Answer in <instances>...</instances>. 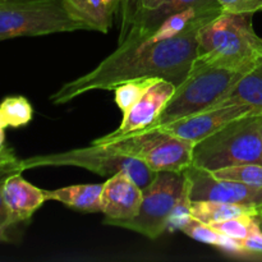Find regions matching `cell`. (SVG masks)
I'll return each mask as SVG.
<instances>
[{
  "instance_id": "ffe728a7",
  "label": "cell",
  "mask_w": 262,
  "mask_h": 262,
  "mask_svg": "<svg viewBox=\"0 0 262 262\" xmlns=\"http://www.w3.org/2000/svg\"><path fill=\"white\" fill-rule=\"evenodd\" d=\"M32 105L23 96L5 97L0 102V119L5 127H23L32 119Z\"/></svg>"
},
{
  "instance_id": "1f68e13d",
  "label": "cell",
  "mask_w": 262,
  "mask_h": 262,
  "mask_svg": "<svg viewBox=\"0 0 262 262\" xmlns=\"http://www.w3.org/2000/svg\"><path fill=\"white\" fill-rule=\"evenodd\" d=\"M261 211H262V207H261Z\"/></svg>"
},
{
  "instance_id": "30bf717a",
  "label": "cell",
  "mask_w": 262,
  "mask_h": 262,
  "mask_svg": "<svg viewBox=\"0 0 262 262\" xmlns=\"http://www.w3.org/2000/svg\"><path fill=\"white\" fill-rule=\"evenodd\" d=\"M220 7L217 0H164L160 5L147 10H128L118 45H130L150 37L161 23L173 14L189 8Z\"/></svg>"
},
{
  "instance_id": "83f0119b",
  "label": "cell",
  "mask_w": 262,
  "mask_h": 262,
  "mask_svg": "<svg viewBox=\"0 0 262 262\" xmlns=\"http://www.w3.org/2000/svg\"><path fill=\"white\" fill-rule=\"evenodd\" d=\"M217 3H219L220 7L223 8V10L230 12V10H233V8L239 3V0H217Z\"/></svg>"
},
{
  "instance_id": "7c38bea8",
  "label": "cell",
  "mask_w": 262,
  "mask_h": 262,
  "mask_svg": "<svg viewBox=\"0 0 262 262\" xmlns=\"http://www.w3.org/2000/svg\"><path fill=\"white\" fill-rule=\"evenodd\" d=\"M176 90L177 86L174 83L165 79H159L127 113L123 114V119L117 129L107 133L104 137L97 138L94 143L107 142L152 125Z\"/></svg>"
},
{
  "instance_id": "9c48e42d",
  "label": "cell",
  "mask_w": 262,
  "mask_h": 262,
  "mask_svg": "<svg viewBox=\"0 0 262 262\" xmlns=\"http://www.w3.org/2000/svg\"><path fill=\"white\" fill-rule=\"evenodd\" d=\"M184 171L188 181L191 201H220L258 209L262 207V187L219 179L193 164Z\"/></svg>"
},
{
  "instance_id": "277c9868",
  "label": "cell",
  "mask_w": 262,
  "mask_h": 262,
  "mask_svg": "<svg viewBox=\"0 0 262 262\" xmlns=\"http://www.w3.org/2000/svg\"><path fill=\"white\" fill-rule=\"evenodd\" d=\"M87 30L71 0H0V41Z\"/></svg>"
},
{
  "instance_id": "f546056e",
  "label": "cell",
  "mask_w": 262,
  "mask_h": 262,
  "mask_svg": "<svg viewBox=\"0 0 262 262\" xmlns=\"http://www.w3.org/2000/svg\"><path fill=\"white\" fill-rule=\"evenodd\" d=\"M256 219H257L258 225H260V228H261V230H262V211H261V209H260V212H258V215H257V216H256Z\"/></svg>"
},
{
  "instance_id": "7a4b0ae2",
  "label": "cell",
  "mask_w": 262,
  "mask_h": 262,
  "mask_svg": "<svg viewBox=\"0 0 262 262\" xmlns=\"http://www.w3.org/2000/svg\"><path fill=\"white\" fill-rule=\"evenodd\" d=\"M252 13L223 10L197 33V60L247 73L262 60V38Z\"/></svg>"
},
{
  "instance_id": "4dcf8cb0",
  "label": "cell",
  "mask_w": 262,
  "mask_h": 262,
  "mask_svg": "<svg viewBox=\"0 0 262 262\" xmlns=\"http://www.w3.org/2000/svg\"><path fill=\"white\" fill-rule=\"evenodd\" d=\"M113 2H119V0H113Z\"/></svg>"
},
{
  "instance_id": "5b68a950",
  "label": "cell",
  "mask_w": 262,
  "mask_h": 262,
  "mask_svg": "<svg viewBox=\"0 0 262 262\" xmlns=\"http://www.w3.org/2000/svg\"><path fill=\"white\" fill-rule=\"evenodd\" d=\"M242 76L243 73L239 72L202 63L196 59L188 77L177 87L174 95L150 127H163L215 106Z\"/></svg>"
},
{
  "instance_id": "3957f363",
  "label": "cell",
  "mask_w": 262,
  "mask_h": 262,
  "mask_svg": "<svg viewBox=\"0 0 262 262\" xmlns=\"http://www.w3.org/2000/svg\"><path fill=\"white\" fill-rule=\"evenodd\" d=\"M250 163L262 164V114L232 120L192 151V164L207 171Z\"/></svg>"
},
{
  "instance_id": "d4e9b609",
  "label": "cell",
  "mask_w": 262,
  "mask_h": 262,
  "mask_svg": "<svg viewBox=\"0 0 262 262\" xmlns=\"http://www.w3.org/2000/svg\"><path fill=\"white\" fill-rule=\"evenodd\" d=\"M245 248V258H260L262 260V230L256 219L255 225L247 238L242 241Z\"/></svg>"
},
{
  "instance_id": "d6986e66",
  "label": "cell",
  "mask_w": 262,
  "mask_h": 262,
  "mask_svg": "<svg viewBox=\"0 0 262 262\" xmlns=\"http://www.w3.org/2000/svg\"><path fill=\"white\" fill-rule=\"evenodd\" d=\"M23 164L20 159L15 156L14 151L8 146L0 150V229L12 230L15 227L10 219L9 211L5 206L4 197H3V188H4L5 181L10 176L15 173H23Z\"/></svg>"
},
{
  "instance_id": "5bb4252c",
  "label": "cell",
  "mask_w": 262,
  "mask_h": 262,
  "mask_svg": "<svg viewBox=\"0 0 262 262\" xmlns=\"http://www.w3.org/2000/svg\"><path fill=\"white\" fill-rule=\"evenodd\" d=\"M3 197L14 225L30 220L43 202L48 201L45 189L37 188L26 181L22 173L13 174L5 181Z\"/></svg>"
},
{
  "instance_id": "4fadbf2b",
  "label": "cell",
  "mask_w": 262,
  "mask_h": 262,
  "mask_svg": "<svg viewBox=\"0 0 262 262\" xmlns=\"http://www.w3.org/2000/svg\"><path fill=\"white\" fill-rule=\"evenodd\" d=\"M143 191L127 173H117L102 183L101 212L104 224L135 217L142 204Z\"/></svg>"
},
{
  "instance_id": "52a82bcc",
  "label": "cell",
  "mask_w": 262,
  "mask_h": 262,
  "mask_svg": "<svg viewBox=\"0 0 262 262\" xmlns=\"http://www.w3.org/2000/svg\"><path fill=\"white\" fill-rule=\"evenodd\" d=\"M187 189L186 171H158L155 179L143 188L140 211L135 217L107 225L124 228L156 239L168 230L174 209Z\"/></svg>"
},
{
  "instance_id": "2e32d148",
  "label": "cell",
  "mask_w": 262,
  "mask_h": 262,
  "mask_svg": "<svg viewBox=\"0 0 262 262\" xmlns=\"http://www.w3.org/2000/svg\"><path fill=\"white\" fill-rule=\"evenodd\" d=\"M101 184H77L45 191L48 201H58L82 212H101Z\"/></svg>"
},
{
  "instance_id": "ba28073f",
  "label": "cell",
  "mask_w": 262,
  "mask_h": 262,
  "mask_svg": "<svg viewBox=\"0 0 262 262\" xmlns=\"http://www.w3.org/2000/svg\"><path fill=\"white\" fill-rule=\"evenodd\" d=\"M120 154L136 158L155 171H183L192 164L193 146L159 128H145L107 141Z\"/></svg>"
},
{
  "instance_id": "7402d4cb",
  "label": "cell",
  "mask_w": 262,
  "mask_h": 262,
  "mask_svg": "<svg viewBox=\"0 0 262 262\" xmlns=\"http://www.w3.org/2000/svg\"><path fill=\"white\" fill-rule=\"evenodd\" d=\"M210 173L219 179L239 182L248 186L262 187V164H241V165L228 166V168L210 171Z\"/></svg>"
},
{
  "instance_id": "44dd1931",
  "label": "cell",
  "mask_w": 262,
  "mask_h": 262,
  "mask_svg": "<svg viewBox=\"0 0 262 262\" xmlns=\"http://www.w3.org/2000/svg\"><path fill=\"white\" fill-rule=\"evenodd\" d=\"M159 79L161 78H137L115 87V102L122 114L127 113Z\"/></svg>"
},
{
  "instance_id": "9a60e30c",
  "label": "cell",
  "mask_w": 262,
  "mask_h": 262,
  "mask_svg": "<svg viewBox=\"0 0 262 262\" xmlns=\"http://www.w3.org/2000/svg\"><path fill=\"white\" fill-rule=\"evenodd\" d=\"M243 105L253 115L262 114V60L255 68L243 74L234 83L227 96L215 106Z\"/></svg>"
},
{
  "instance_id": "603a6c76",
  "label": "cell",
  "mask_w": 262,
  "mask_h": 262,
  "mask_svg": "<svg viewBox=\"0 0 262 262\" xmlns=\"http://www.w3.org/2000/svg\"><path fill=\"white\" fill-rule=\"evenodd\" d=\"M256 223V216H237L225 222L216 223L211 227L222 234L235 239H245L252 230Z\"/></svg>"
},
{
  "instance_id": "f1b7e54d",
  "label": "cell",
  "mask_w": 262,
  "mask_h": 262,
  "mask_svg": "<svg viewBox=\"0 0 262 262\" xmlns=\"http://www.w3.org/2000/svg\"><path fill=\"white\" fill-rule=\"evenodd\" d=\"M5 124L3 123V120L0 119V150L5 146Z\"/></svg>"
},
{
  "instance_id": "e0dca14e",
  "label": "cell",
  "mask_w": 262,
  "mask_h": 262,
  "mask_svg": "<svg viewBox=\"0 0 262 262\" xmlns=\"http://www.w3.org/2000/svg\"><path fill=\"white\" fill-rule=\"evenodd\" d=\"M260 209L220 201H192L191 217L206 225L216 224L237 216H257Z\"/></svg>"
},
{
  "instance_id": "8fae6325",
  "label": "cell",
  "mask_w": 262,
  "mask_h": 262,
  "mask_svg": "<svg viewBox=\"0 0 262 262\" xmlns=\"http://www.w3.org/2000/svg\"><path fill=\"white\" fill-rule=\"evenodd\" d=\"M246 115L253 114L248 107L243 105L212 106L204 112L174 120L169 124L159 127V129L187 141L192 145H196L232 120L246 117Z\"/></svg>"
},
{
  "instance_id": "8992f818",
  "label": "cell",
  "mask_w": 262,
  "mask_h": 262,
  "mask_svg": "<svg viewBox=\"0 0 262 262\" xmlns=\"http://www.w3.org/2000/svg\"><path fill=\"white\" fill-rule=\"evenodd\" d=\"M22 164L25 170L38 166H78L102 177H112L123 171L142 189L146 188L158 174V171L148 168L141 160L120 154L107 143L92 142L89 147L32 156L23 159Z\"/></svg>"
},
{
  "instance_id": "ac0fdd59",
  "label": "cell",
  "mask_w": 262,
  "mask_h": 262,
  "mask_svg": "<svg viewBox=\"0 0 262 262\" xmlns=\"http://www.w3.org/2000/svg\"><path fill=\"white\" fill-rule=\"evenodd\" d=\"M77 14L89 25L90 31L106 33L112 27L118 2L113 0H71Z\"/></svg>"
},
{
  "instance_id": "4316f807",
  "label": "cell",
  "mask_w": 262,
  "mask_h": 262,
  "mask_svg": "<svg viewBox=\"0 0 262 262\" xmlns=\"http://www.w3.org/2000/svg\"><path fill=\"white\" fill-rule=\"evenodd\" d=\"M164 0H136V4L133 10H147L154 9L158 5H160Z\"/></svg>"
},
{
  "instance_id": "484cf974",
  "label": "cell",
  "mask_w": 262,
  "mask_h": 262,
  "mask_svg": "<svg viewBox=\"0 0 262 262\" xmlns=\"http://www.w3.org/2000/svg\"><path fill=\"white\" fill-rule=\"evenodd\" d=\"M262 10V0H239L237 5L230 12L235 13H252Z\"/></svg>"
},
{
  "instance_id": "6da1fadb",
  "label": "cell",
  "mask_w": 262,
  "mask_h": 262,
  "mask_svg": "<svg viewBox=\"0 0 262 262\" xmlns=\"http://www.w3.org/2000/svg\"><path fill=\"white\" fill-rule=\"evenodd\" d=\"M202 26L165 40H147L118 45L92 71L64 83L50 96L53 104H66L91 91H114L137 78H161L177 87L184 82L197 58V33Z\"/></svg>"
},
{
  "instance_id": "cb8c5ba5",
  "label": "cell",
  "mask_w": 262,
  "mask_h": 262,
  "mask_svg": "<svg viewBox=\"0 0 262 262\" xmlns=\"http://www.w3.org/2000/svg\"><path fill=\"white\" fill-rule=\"evenodd\" d=\"M184 234L191 237L192 239L197 241V242L206 243V245L214 246L216 247L220 243L223 234L215 230L211 225L202 224V223L197 222V220L191 219L183 228L181 229Z\"/></svg>"
}]
</instances>
